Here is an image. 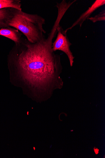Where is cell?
<instances>
[{"label": "cell", "mask_w": 105, "mask_h": 158, "mask_svg": "<svg viewBox=\"0 0 105 158\" xmlns=\"http://www.w3.org/2000/svg\"><path fill=\"white\" fill-rule=\"evenodd\" d=\"M56 35L51 31L48 38L35 43L22 37L19 43L14 44L7 59L10 82L12 85L43 90L63 87L61 56L52 50Z\"/></svg>", "instance_id": "obj_1"}, {"label": "cell", "mask_w": 105, "mask_h": 158, "mask_svg": "<svg viewBox=\"0 0 105 158\" xmlns=\"http://www.w3.org/2000/svg\"><path fill=\"white\" fill-rule=\"evenodd\" d=\"M46 20L36 14H30L13 8L12 15L9 21V26L22 32L32 43L39 41L44 38L46 31L43 28Z\"/></svg>", "instance_id": "obj_2"}, {"label": "cell", "mask_w": 105, "mask_h": 158, "mask_svg": "<svg viewBox=\"0 0 105 158\" xmlns=\"http://www.w3.org/2000/svg\"><path fill=\"white\" fill-rule=\"evenodd\" d=\"M57 34L56 38L52 43V50L54 52L59 50L64 52L69 60L70 66H73L75 57L71 50L70 48L72 45L62 27L59 25L57 28Z\"/></svg>", "instance_id": "obj_3"}, {"label": "cell", "mask_w": 105, "mask_h": 158, "mask_svg": "<svg viewBox=\"0 0 105 158\" xmlns=\"http://www.w3.org/2000/svg\"><path fill=\"white\" fill-rule=\"evenodd\" d=\"M105 4V0H96L92 5L83 13L71 26L65 30V32L67 33L68 31L72 30L73 27L77 25H79L80 28L83 23L87 20L88 19L95 10Z\"/></svg>", "instance_id": "obj_4"}, {"label": "cell", "mask_w": 105, "mask_h": 158, "mask_svg": "<svg viewBox=\"0 0 105 158\" xmlns=\"http://www.w3.org/2000/svg\"><path fill=\"white\" fill-rule=\"evenodd\" d=\"M22 34L17 29L10 27L0 29V35L7 38L14 42V44L19 43L22 38Z\"/></svg>", "instance_id": "obj_5"}, {"label": "cell", "mask_w": 105, "mask_h": 158, "mask_svg": "<svg viewBox=\"0 0 105 158\" xmlns=\"http://www.w3.org/2000/svg\"><path fill=\"white\" fill-rule=\"evenodd\" d=\"M12 9L7 8L0 10V29L9 27L8 23L12 17Z\"/></svg>", "instance_id": "obj_6"}, {"label": "cell", "mask_w": 105, "mask_h": 158, "mask_svg": "<svg viewBox=\"0 0 105 158\" xmlns=\"http://www.w3.org/2000/svg\"><path fill=\"white\" fill-rule=\"evenodd\" d=\"M21 1L19 0H0V10L12 8L22 10Z\"/></svg>", "instance_id": "obj_7"}, {"label": "cell", "mask_w": 105, "mask_h": 158, "mask_svg": "<svg viewBox=\"0 0 105 158\" xmlns=\"http://www.w3.org/2000/svg\"><path fill=\"white\" fill-rule=\"evenodd\" d=\"M93 23H95L99 21H105V10H102L97 15L94 17H90L88 19Z\"/></svg>", "instance_id": "obj_8"}, {"label": "cell", "mask_w": 105, "mask_h": 158, "mask_svg": "<svg viewBox=\"0 0 105 158\" xmlns=\"http://www.w3.org/2000/svg\"><path fill=\"white\" fill-rule=\"evenodd\" d=\"M95 152L96 154H97L98 153L99 150H95Z\"/></svg>", "instance_id": "obj_9"}]
</instances>
